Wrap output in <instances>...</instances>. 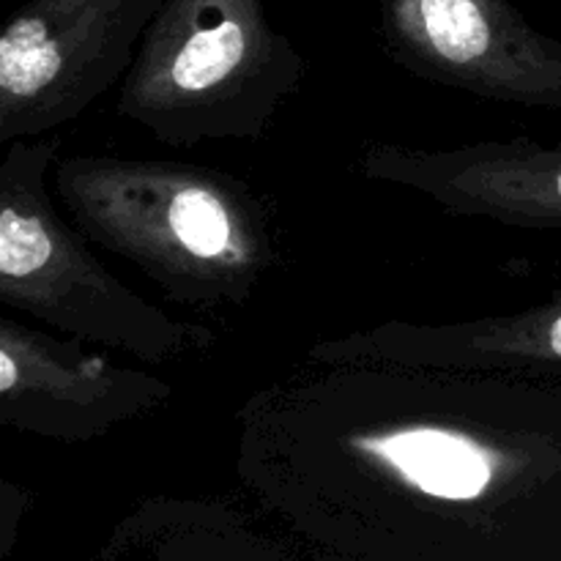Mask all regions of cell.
Returning a JSON list of instances; mask_svg holds the SVG:
<instances>
[{
  "label": "cell",
  "instance_id": "6da1fadb",
  "mask_svg": "<svg viewBox=\"0 0 561 561\" xmlns=\"http://www.w3.org/2000/svg\"><path fill=\"white\" fill-rule=\"evenodd\" d=\"M53 179L82 236L179 305H247L279 257L263 201L225 170L75 153Z\"/></svg>",
  "mask_w": 561,
  "mask_h": 561
},
{
  "label": "cell",
  "instance_id": "7a4b0ae2",
  "mask_svg": "<svg viewBox=\"0 0 561 561\" xmlns=\"http://www.w3.org/2000/svg\"><path fill=\"white\" fill-rule=\"evenodd\" d=\"M310 64L266 0H164L115 113L162 146L261 140Z\"/></svg>",
  "mask_w": 561,
  "mask_h": 561
},
{
  "label": "cell",
  "instance_id": "3957f363",
  "mask_svg": "<svg viewBox=\"0 0 561 561\" xmlns=\"http://www.w3.org/2000/svg\"><path fill=\"white\" fill-rule=\"evenodd\" d=\"M58 137L14 140L0 159V301L66 337L124 351L146 365H168L201 354L217 334L201 323L168 316L88 250L55 208L47 173Z\"/></svg>",
  "mask_w": 561,
  "mask_h": 561
},
{
  "label": "cell",
  "instance_id": "277c9868",
  "mask_svg": "<svg viewBox=\"0 0 561 561\" xmlns=\"http://www.w3.org/2000/svg\"><path fill=\"white\" fill-rule=\"evenodd\" d=\"M164 0H27L0 33V146L80 118L124 82Z\"/></svg>",
  "mask_w": 561,
  "mask_h": 561
},
{
  "label": "cell",
  "instance_id": "5b68a950",
  "mask_svg": "<svg viewBox=\"0 0 561 561\" xmlns=\"http://www.w3.org/2000/svg\"><path fill=\"white\" fill-rule=\"evenodd\" d=\"M389 58L414 77L561 113V42L513 0H376Z\"/></svg>",
  "mask_w": 561,
  "mask_h": 561
},
{
  "label": "cell",
  "instance_id": "8992f818",
  "mask_svg": "<svg viewBox=\"0 0 561 561\" xmlns=\"http://www.w3.org/2000/svg\"><path fill=\"white\" fill-rule=\"evenodd\" d=\"M75 337L0 321V425L80 444L151 416L175 394L164 378L121 367Z\"/></svg>",
  "mask_w": 561,
  "mask_h": 561
},
{
  "label": "cell",
  "instance_id": "52a82bcc",
  "mask_svg": "<svg viewBox=\"0 0 561 561\" xmlns=\"http://www.w3.org/2000/svg\"><path fill=\"white\" fill-rule=\"evenodd\" d=\"M356 173L416 192L455 217L526 230L561 228V142L513 137L422 148L376 140L362 146Z\"/></svg>",
  "mask_w": 561,
  "mask_h": 561
},
{
  "label": "cell",
  "instance_id": "ba28073f",
  "mask_svg": "<svg viewBox=\"0 0 561 561\" xmlns=\"http://www.w3.org/2000/svg\"><path fill=\"white\" fill-rule=\"evenodd\" d=\"M312 362H394L453 370H561V290L474 321H383L310 345Z\"/></svg>",
  "mask_w": 561,
  "mask_h": 561
}]
</instances>
